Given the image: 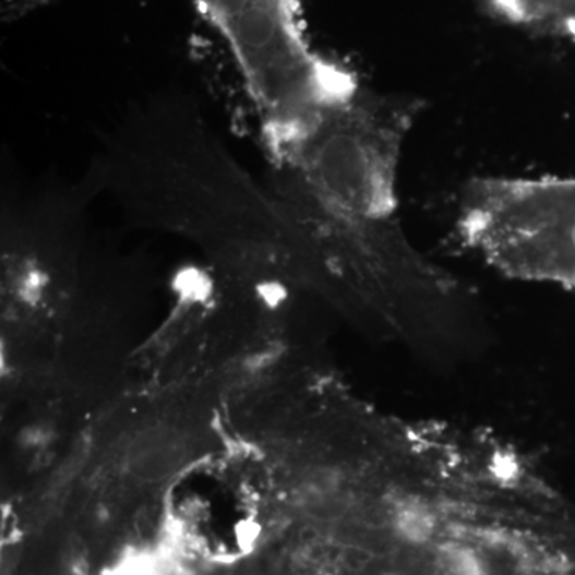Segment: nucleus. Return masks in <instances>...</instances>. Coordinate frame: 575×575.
Here are the masks:
<instances>
[{
  "instance_id": "nucleus-4",
  "label": "nucleus",
  "mask_w": 575,
  "mask_h": 575,
  "mask_svg": "<svg viewBox=\"0 0 575 575\" xmlns=\"http://www.w3.org/2000/svg\"><path fill=\"white\" fill-rule=\"evenodd\" d=\"M185 463V443L167 429H151L137 435L127 451L129 474L141 483H157L177 474Z\"/></svg>"
},
{
  "instance_id": "nucleus-5",
  "label": "nucleus",
  "mask_w": 575,
  "mask_h": 575,
  "mask_svg": "<svg viewBox=\"0 0 575 575\" xmlns=\"http://www.w3.org/2000/svg\"><path fill=\"white\" fill-rule=\"evenodd\" d=\"M487 7L510 24L575 40V0H487Z\"/></svg>"
},
{
  "instance_id": "nucleus-2",
  "label": "nucleus",
  "mask_w": 575,
  "mask_h": 575,
  "mask_svg": "<svg viewBox=\"0 0 575 575\" xmlns=\"http://www.w3.org/2000/svg\"><path fill=\"white\" fill-rule=\"evenodd\" d=\"M194 2L236 55L271 153L360 89L350 69L310 47L296 0Z\"/></svg>"
},
{
  "instance_id": "nucleus-1",
  "label": "nucleus",
  "mask_w": 575,
  "mask_h": 575,
  "mask_svg": "<svg viewBox=\"0 0 575 575\" xmlns=\"http://www.w3.org/2000/svg\"><path fill=\"white\" fill-rule=\"evenodd\" d=\"M421 101L360 87L272 154L287 218L371 256H408L399 226L398 168Z\"/></svg>"
},
{
  "instance_id": "nucleus-6",
  "label": "nucleus",
  "mask_w": 575,
  "mask_h": 575,
  "mask_svg": "<svg viewBox=\"0 0 575 575\" xmlns=\"http://www.w3.org/2000/svg\"><path fill=\"white\" fill-rule=\"evenodd\" d=\"M308 575H326V574L313 573V574H308Z\"/></svg>"
},
{
  "instance_id": "nucleus-3",
  "label": "nucleus",
  "mask_w": 575,
  "mask_h": 575,
  "mask_svg": "<svg viewBox=\"0 0 575 575\" xmlns=\"http://www.w3.org/2000/svg\"><path fill=\"white\" fill-rule=\"evenodd\" d=\"M460 203L465 242L492 263L575 288V178H478Z\"/></svg>"
}]
</instances>
